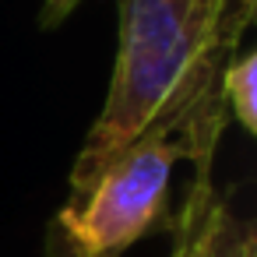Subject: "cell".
Here are the masks:
<instances>
[{"label": "cell", "mask_w": 257, "mask_h": 257, "mask_svg": "<svg viewBox=\"0 0 257 257\" xmlns=\"http://www.w3.org/2000/svg\"><path fill=\"white\" fill-rule=\"evenodd\" d=\"M116 64L71 166V194L145 134H169L194 162V183H208L229 123L222 74L253 22V0H116Z\"/></svg>", "instance_id": "cell-1"}, {"label": "cell", "mask_w": 257, "mask_h": 257, "mask_svg": "<svg viewBox=\"0 0 257 257\" xmlns=\"http://www.w3.org/2000/svg\"><path fill=\"white\" fill-rule=\"evenodd\" d=\"M183 148L169 134H145L123 148L85 190L50 218V257H123L169 215V176Z\"/></svg>", "instance_id": "cell-2"}, {"label": "cell", "mask_w": 257, "mask_h": 257, "mask_svg": "<svg viewBox=\"0 0 257 257\" xmlns=\"http://www.w3.org/2000/svg\"><path fill=\"white\" fill-rule=\"evenodd\" d=\"M222 99L229 120H236L246 134H257V53H236L222 74Z\"/></svg>", "instance_id": "cell-3"}, {"label": "cell", "mask_w": 257, "mask_h": 257, "mask_svg": "<svg viewBox=\"0 0 257 257\" xmlns=\"http://www.w3.org/2000/svg\"><path fill=\"white\" fill-rule=\"evenodd\" d=\"M85 0H46L43 11H39V29H57L60 22H67Z\"/></svg>", "instance_id": "cell-4"}, {"label": "cell", "mask_w": 257, "mask_h": 257, "mask_svg": "<svg viewBox=\"0 0 257 257\" xmlns=\"http://www.w3.org/2000/svg\"><path fill=\"white\" fill-rule=\"evenodd\" d=\"M169 257H190V253H187V246L176 239V246H173V253H169Z\"/></svg>", "instance_id": "cell-5"}]
</instances>
